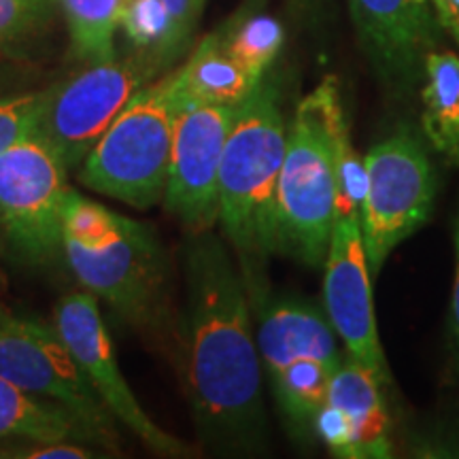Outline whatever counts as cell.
I'll return each instance as SVG.
<instances>
[{
    "mask_svg": "<svg viewBox=\"0 0 459 459\" xmlns=\"http://www.w3.org/2000/svg\"><path fill=\"white\" fill-rule=\"evenodd\" d=\"M298 3H302V4H308V3H313V0H298Z\"/></svg>",
    "mask_w": 459,
    "mask_h": 459,
    "instance_id": "obj_31",
    "label": "cell"
},
{
    "mask_svg": "<svg viewBox=\"0 0 459 459\" xmlns=\"http://www.w3.org/2000/svg\"><path fill=\"white\" fill-rule=\"evenodd\" d=\"M49 90L0 96V156L39 130Z\"/></svg>",
    "mask_w": 459,
    "mask_h": 459,
    "instance_id": "obj_23",
    "label": "cell"
},
{
    "mask_svg": "<svg viewBox=\"0 0 459 459\" xmlns=\"http://www.w3.org/2000/svg\"><path fill=\"white\" fill-rule=\"evenodd\" d=\"M41 445L74 440L102 449L91 429L71 411L43 400L0 377V443Z\"/></svg>",
    "mask_w": 459,
    "mask_h": 459,
    "instance_id": "obj_16",
    "label": "cell"
},
{
    "mask_svg": "<svg viewBox=\"0 0 459 459\" xmlns=\"http://www.w3.org/2000/svg\"><path fill=\"white\" fill-rule=\"evenodd\" d=\"M234 111L181 94L164 206L192 234L213 228L220 215V169Z\"/></svg>",
    "mask_w": 459,
    "mask_h": 459,
    "instance_id": "obj_12",
    "label": "cell"
},
{
    "mask_svg": "<svg viewBox=\"0 0 459 459\" xmlns=\"http://www.w3.org/2000/svg\"><path fill=\"white\" fill-rule=\"evenodd\" d=\"M349 134L341 88L325 77L298 102L277 187V251L321 266L334 226L338 149Z\"/></svg>",
    "mask_w": 459,
    "mask_h": 459,
    "instance_id": "obj_3",
    "label": "cell"
},
{
    "mask_svg": "<svg viewBox=\"0 0 459 459\" xmlns=\"http://www.w3.org/2000/svg\"><path fill=\"white\" fill-rule=\"evenodd\" d=\"M152 68L141 60L90 65L77 77L49 90L39 132L66 170L77 169L119 111L145 85Z\"/></svg>",
    "mask_w": 459,
    "mask_h": 459,
    "instance_id": "obj_11",
    "label": "cell"
},
{
    "mask_svg": "<svg viewBox=\"0 0 459 459\" xmlns=\"http://www.w3.org/2000/svg\"><path fill=\"white\" fill-rule=\"evenodd\" d=\"M66 172L39 130L0 156V238L30 266L62 251Z\"/></svg>",
    "mask_w": 459,
    "mask_h": 459,
    "instance_id": "obj_7",
    "label": "cell"
},
{
    "mask_svg": "<svg viewBox=\"0 0 459 459\" xmlns=\"http://www.w3.org/2000/svg\"><path fill=\"white\" fill-rule=\"evenodd\" d=\"M77 56L88 65L115 57V30L122 0H62Z\"/></svg>",
    "mask_w": 459,
    "mask_h": 459,
    "instance_id": "obj_20",
    "label": "cell"
},
{
    "mask_svg": "<svg viewBox=\"0 0 459 459\" xmlns=\"http://www.w3.org/2000/svg\"><path fill=\"white\" fill-rule=\"evenodd\" d=\"M51 324L65 338L79 368L115 421L128 428L147 449L158 455H189V446L160 428L130 389L115 358L111 336L99 308V298L90 294L88 290L68 291L56 304Z\"/></svg>",
    "mask_w": 459,
    "mask_h": 459,
    "instance_id": "obj_10",
    "label": "cell"
},
{
    "mask_svg": "<svg viewBox=\"0 0 459 459\" xmlns=\"http://www.w3.org/2000/svg\"><path fill=\"white\" fill-rule=\"evenodd\" d=\"M451 319H453V330H455V336L459 341V217L455 223V281H453Z\"/></svg>",
    "mask_w": 459,
    "mask_h": 459,
    "instance_id": "obj_29",
    "label": "cell"
},
{
    "mask_svg": "<svg viewBox=\"0 0 459 459\" xmlns=\"http://www.w3.org/2000/svg\"><path fill=\"white\" fill-rule=\"evenodd\" d=\"M94 445L74 443V440H60V443L41 445H13L11 457L13 459H90L99 457L100 449H91Z\"/></svg>",
    "mask_w": 459,
    "mask_h": 459,
    "instance_id": "obj_26",
    "label": "cell"
},
{
    "mask_svg": "<svg viewBox=\"0 0 459 459\" xmlns=\"http://www.w3.org/2000/svg\"><path fill=\"white\" fill-rule=\"evenodd\" d=\"M383 387L375 372L344 353L330 381L328 398L315 419V429L334 455L344 459L392 455Z\"/></svg>",
    "mask_w": 459,
    "mask_h": 459,
    "instance_id": "obj_15",
    "label": "cell"
},
{
    "mask_svg": "<svg viewBox=\"0 0 459 459\" xmlns=\"http://www.w3.org/2000/svg\"><path fill=\"white\" fill-rule=\"evenodd\" d=\"M366 196V164L364 158L355 152L351 134H347L338 149L336 166V217H359Z\"/></svg>",
    "mask_w": 459,
    "mask_h": 459,
    "instance_id": "obj_24",
    "label": "cell"
},
{
    "mask_svg": "<svg viewBox=\"0 0 459 459\" xmlns=\"http://www.w3.org/2000/svg\"><path fill=\"white\" fill-rule=\"evenodd\" d=\"M257 308V351L279 409L302 429L315 428L330 381L342 364L328 315L300 300H251Z\"/></svg>",
    "mask_w": 459,
    "mask_h": 459,
    "instance_id": "obj_5",
    "label": "cell"
},
{
    "mask_svg": "<svg viewBox=\"0 0 459 459\" xmlns=\"http://www.w3.org/2000/svg\"><path fill=\"white\" fill-rule=\"evenodd\" d=\"M169 9L172 20V37H175V54L183 48L187 41L189 32L194 28V20H196L198 4L196 0H162Z\"/></svg>",
    "mask_w": 459,
    "mask_h": 459,
    "instance_id": "obj_27",
    "label": "cell"
},
{
    "mask_svg": "<svg viewBox=\"0 0 459 459\" xmlns=\"http://www.w3.org/2000/svg\"><path fill=\"white\" fill-rule=\"evenodd\" d=\"M126 217L68 187L62 209V247L102 251L124 237Z\"/></svg>",
    "mask_w": 459,
    "mask_h": 459,
    "instance_id": "obj_21",
    "label": "cell"
},
{
    "mask_svg": "<svg viewBox=\"0 0 459 459\" xmlns=\"http://www.w3.org/2000/svg\"><path fill=\"white\" fill-rule=\"evenodd\" d=\"M177 71L183 99L213 105L238 107L260 83L226 56L215 34L204 37L186 65Z\"/></svg>",
    "mask_w": 459,
    "mask_h": 459,
    "instance_id": "obj_18",
    "label": "cell"
},
{
    "mask_svg": "<svg viewBox=\"0 0 459 459\" xmlns=\"http://www.w3.org/2000/svg\"><path fill=\"white\" fill-rule=\"evenodd\" d=\"M49 13L51 0H0V49L37 32Z\"/></svg>",
    "mask_w": 459,
    "mask_h": 459,
    "instance_id": "obj_25",
    "label": "cell"
},
{
    "mask_svg": "<svg viewBox=\"0 0 459 459\" xmlns=\"http://www.w3.org/2000/svg\"><path fill=\"white\" fill-rule=\"evenodd\" d=\"M179 105V71L143 85L85 156L83 186L136 209L162 203Z\"/></svg>",
    "mask_w": 459,
    "mask_h": 459,
    "instance_id": "obj_4",
    "label": "cell"
},
{
    "mask_svg": "<svg viewBox=\"0 0 459 459\" xmlns=\"http://www.w3.org/2000/svg\"><path fill=\"white\" fill-rule=\"evenodd\" d=\"M366 196L359 226L370 274L429 220L436 200V172L426 149L411 132H398L366 153Z\"/></svg>",
    "mask_w": 459,
    "mask_h": 459,
    "instance_id": "obj_6",
    "label": "cell"
},
{
    "mask_svg": "<svg viewBox=\"0 0 459 459\" xmlns=\"http://www.w3.org/2000/svg\"><path fill=\"white\" fill-rule=\"evenodd\" d=\"M324 266L325 315L342 341L344 353L375 372L383 385H389L392 377L378 338L372 274L361 240L359 217H336Z\"/></svg>",
    "mask_w": 459,
    "mask_h": 459,
    "instance_id": "obj_13",
    "label": "cell"
},
{
    "mask_svg": "<svg viewBox=\"0 0 459 459\" xmlns=\"http://www.w3.org/2000/svg\"><path fill=\"white\" fill-rule=\"evenodd\" d=\"M186 300L179 368L200 434L228 451H255L266 432L254 307L240 266L211 230L183 251Z\"/></svg>",
    "mask_w": 459,
    "mask_h": 459,
    "instance_id": "obj_1",
    "label": "cell"
},
{
    "mask_svg": "<svg viewBox=\"0 0 459 459\" xmlns=\"http://www.w3.org/2000/svg\"><path fill=\"white\" fill-rule=\"evenodd\" d=\"M83 290L107 302L130 328L160 330L166 315L169 266L152 226L126 217L124 237L102 251L62 247Z\"/></svg>",
    "mask_w": 459,
    "mask_h": 459,
    "instance_id": "obj_9",
    "label": "cell"
},
{
    "mask_svg": "<svg viewBox=\"0 0 459 459\" xmlns=\"http://www.w3.org/2000/svg\"><path fill=\"white\" fill-rule=\"evenodd\" d=\"M11 446L7 443H0V459H9Z\"/></svg>",
    "mask_w": 459,
    "mask_h": 459,
    "instance_id": "obj_30",
    "label": "cell"
},
{
    "mask_svg": "<svg viewBox=\"0 0 459 459\" xmlns=\"http://www.w3.org/2000/svg\"><path fill=\"white\" fill-rule=\"evenodd\" d=\"M428 4L438 26L459 45V0H428Z\"/></svg>",
    "mask_w": 459,
    "mask_h": 459,
    "instance_id": "obj_28",
    "label": "cell"
},
{
    "mask_svg": "<svg viewBox=\"0 0 459 459\" xmlns=\"http://www.w3.org/2000/svg\"><path fill=\"white\" fill-rule=\"evenodd\" d=\"M423 77V132L429 145L459 169V56L429 51Z\"/></svg>",
    "mask_w": 459,
    "mask_h": 459,
    "instance_id": "obj_17",
    "label": "cell"
},
{
    "mask_svg": "<svg viewBox=\"0 0 459 459\" xmlns=\"http://www.w3.org/2000/svg\"><path fill=\"white\" fill-rule=\"evenodd\" d=\"M287 124L277 88L266 77L234 111L220 169V215L249 298L266 294L264 266L277 254V187Z\"/></svg>",
    "mask_w": 459,
    "mask_h": 459,
    "instance_id": "obj_2",
    "label": "cell"
},
{
    "mask_svg": "<svg viewBox=\"0 0 459 459\" xmlns=\"http://www.w3.org/2000/svg\"><path fill=\"white\" fill-rule=\"evenodd\" d=\"M119 26L141 49H156L162 57L175 54L172 20L162 0H122Z\"/></svg>",
    "mask_w": 459,
    "mask_h": 459,
    "instance_id": "obj_22",
    "label": "cell"
},
{
    "mask_svg": "<svg viewBox=\"0 0 459 459\" xmlns=\"http://www.w3.org/2000/svg\"><path fill=\"white\" fill-rule=\"evenodd\" d=\"M4 311V308H3V304H0V313H3Z\"/></svg>",
    "mask_w": 459,
    "mask_h": 459,
    "instance_id": "obj_32",
    "label": "cell"
},
{
    "mask_svg": "<svg viewBox=\"0 0 459 459\" xmlns=\"http://www.w3.org/2000/svg\"><path fill=\"white\" fill-rule=\"evenodd\" d=\"M213 34L226 56L232 57L255 82L266 77L268 66L283 45V28L274 17L264 13L238 17Z\"/></svg>",
    "mask_w": 459,
    "mask_h": 459,
    "instance_id": "obj_19",
    "label": "cell"
},
{
    "mask_svg": "<svg viewBox=\"0 0 459 459\" xmlns=\"http://www.w3.org/2000/svg\"><path fill=\"white\" fill-rule=\"evenodd\" d=\"M0 377L65 406L96 434L102 449L117 451V421L91 389L54 324L0 313Z\"/></svg>",
    "mask_w": 459,
    "mask_h": 459,
    "instance_id": "obj_8",
    "label": "cell"
},
{
    "mask_svg": "<svg viewBox=\"0 0 459 459\" xmlns=\"http://www.w3.org/2000/svg\"><path fill=\"white\" fill-rule=\"evenodd\" d=\"M361 49L394 90L415 88L438 22L428 0H347Z\"/></svg>",
    "mask_w": 459,
    "mask_h": 459,
    "instance_id": "obj_14",
    "label": "cell"
}]
</instances>
